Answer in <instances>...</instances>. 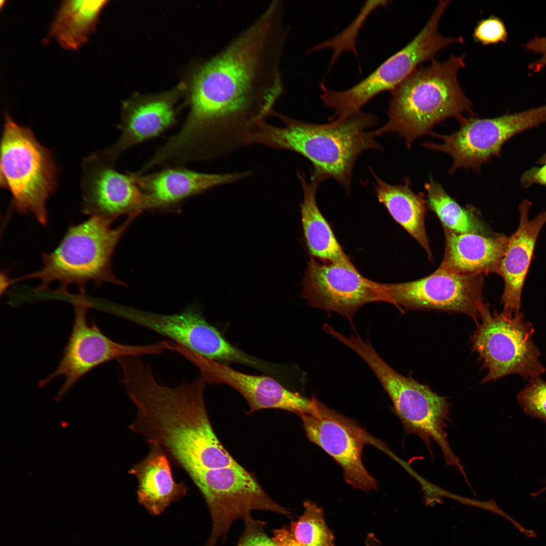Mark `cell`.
<instances>
[{"mask_svg": "<svg viewBox=\"0 0 546 546\" xmlns=\"http://www.w3.org/2000/svg\"><path fill=\"white\" fill-rule=\"evenodd\" d=\"M289 33L283 2L272 1L199 68L189 114L169 138L177 156L206 160L244 145L245 136L271 115L284 92L281 63Z\"/></svg>", "mask_w": 546, "mask_h": 546, "instance_id": "obj_1", "label": "cell"}, {"mask_svg": "<svg viewBox=\"0 0 546 546\" xmlns=\"http://www.w3.org/2000/svg\"><path fill=\"white\" fill-rule=\"evenodd\" d=\"M283 126L265 119L257 121L245 137V145L259 144L290 150L307 159L312 166L310 176L320 183L333 178L349 194L354 163L368 150H382L375 130L378 124L373 114L360 112L349 118L330 120L328 123L307 122L273 111Z\"/></svg>", "mask_w": 546, "mask_h": 546, "instance_id": "obj_2", "label": "cell"}, {"mask_svg": "<svg viewBox=\"0 0 546 546\" xmlns=\"http://www.w3.org/2000/svg\"><path fill=\"white\" fill-rule=\"evenodd\" d=\"M465 58L451 55L443 62L433 59L428 66L416 69L391 92L388 120L375 130L376 135L397 133L410 148L416 140L431 135L432 128L446 119L454 118L460 123L465 112L476 115L458 80Z\"/></svg>", "mask_w": 546, "mask_h": 546, "instance_id": "obj_3", "label": "cell"}, {"mask_svg": "<svg viewBox=\"0 0 546 546\" xmlns=\"http://www.w3.org/2000/svg\"><path fill=\"white\" fill-rule=\"evenodd\" d=\"M139 215H129L114 229L113 220L98 216L70 226L57 247L42 254L40 269L18 280L37 279V291L48 289L54 283L64 292L71 285L83 292L90 282L96 286L105 282L125 285L113 274L111 258L121 237Z\"/></svg>", "mask_w": 546, "mask_h": 546, "instance_id": "obj_4", "label": "cell"}, {"mask_svg": "<svg viewBox=\"0 0 546 546\" xmlns=\"http://www.w3.org/2000/svg\"><path fill=\"white\" fill-rule=\"evenodd\" d=\"M347 345L373 371L389 396L405 432L420 437L430 454L431 441H434L443 453L446 465L463 472L464 468L447 439L445 428L450 419V405L446 397L428 385L398 373L382 359L369 340L356 335L348 339Z\"/></svg>", "mask_w": 546, "mask_h": 546, "instance_id": "obj_5", "label": "cell"}, {"mask_svg": "<svg viewBox=\"0 0 546 546\" xmlns=\"http://www.w3.org/2000/svg\"><path fill=\"white\" fill-rule=\"evenodd\" d=\"M1 183L8 189L16 210L48 222L46 203L57 186V170L50 151L28 127L5 115L1 145Z\"/></svg>", "mask_w": 546, "mask_h": 546, "instance_id": "obj_6", "label": "cell"}, {"mask_svg": "<svg viewBox=\"0 0 546 546\" xmlns=\"http://www.w3.org/2000/svg\"><path fill=\"white\" fill-rule=\"evenodd\" d=\"M480 318L471 342L473 350L487 370L482 383L510 374L531 379L544 373L545 369L539 361L540 352L532 339L533 325L524 320L522 312L513 316L496 311L492 313L489 304L484 303Z\"/></svg>", "mask_w": 546, "mask_h": 546, "instance_id": "obj_7", "label": "cell"}, {"mask_svg": "<svg viewBox=\"0 0 546 546\" xmlns=\"http://www.w3.org/2000/svg\"><path fill=\"white\" fill-rule=\"evenodd\" d=\"M447 42L437 27L427 23L406 46L390 56L373 72L351 87L342 91L321 84L320 98L334 111L330 120L349 118L361 112V108L383 92H391L418 68L431 60L445 48Z\"/></svg>", "mask_w": 546, "mask_h": 546, "instance_id": "obj_8", "label": "cell"}, {"mask_svg": "<svg viewBox=\"0 0 546 546\" xmlns=\"http://www.w3.org/2000/svg\"><path fill=\"white\" fill-rule=\"evenodd\" d=\"M195 485L203 496L211 515L212 527L205 546L225 541L232 523L253 510H264L290 517L291 512L272 500L254 475L239 463L212 470Z\"/></svg>", "mask_w": 546, "mask_h": 546, "instance_id": "obj_9", "label": "cell"}, {"mask_svg": "<svg viewBox=\"0 0 546 546\" xmlns=\"http://www.w3.org/2000/svg\"><path fill=\"white\" fill-rule=\"evenodd\" d=\"M485 275L450 273L438 268L423 278L403 283L382 284L385 302L400 311L438 310L462 313L478 322L484 303Z\"/></svg>", "mask_w": 546, "mask_h": 546, "instance_id": "obj_10", "label": "cell"}, {"mask_svg": "<svg viewBox=\"0 0 546 546\" xmlns=\"http://www.w3.org/2000/svg\"><path fill=\"white\" fill-rule=\"evenodd\" d=\"M299 417L308 439L340 465L348 484L366 492L378 489L362 461L364 445L372 441L363 428L314 397L310 412Z\"/></svg>", "mask_w": 546, "mask_h": 546, "instance_id": "obj_11", "label": "cell"}, {"mask_svg": "<svg viewBox=\"0 0 546 546\" xmlns=\"http://www.w3.org/2000/svg\"><path fill=\"white\" fill-rule=\"evenodd\" d=\"M75 299L72 331L60 362L56 370L40 383V385H44L56 377H63L64 381L58 397L61 398L85 374L101 364L126 356L158 355L166 349L165 341L143 345L113 341L95 324L87 323V303L82 298Z\"/></svg>", "mask_w": 546, "mask_h": 546, "instance_id": "obj_12", "label": "cell"}, {"mask_svg": "<svg viewBox=\"0 0 546 546\" xmlns=\"http://www.w3.org/2000/svg\"><path fill=\"white\" fill-rule=\"evenodd\" d=\"M302 285L301 297L311 306L349 321L364 305L385 302L381 283L363 276L352 262H320L311 258Z\"/></svg>", "mask_w": 546, "mask_h": 546, "instance_id": "obj_13", "label": "cell"}, {"mask_svg": "<svg viewBox=\"0 0 546 546\" xmlns=\"http://www.w3.org/2000/svg\"><path fill=\"white\" fill-rule=\"evenodd\" d=\"M116 159L105 150L86 158L82 178V210L91 216L114 220L123 214L155 210L151 199L128 172L115 168Z\"/></svg>", "mask_w": 546, "mask_h": 546, "instance_id": "obj_14", "label": "cell"}, {"mask_svg": "<svg viewBox=\"0 0 546 546\" xmlns=\"http://www.w3.org/2000/svg\"><path fill=\"white\" fill-rule=\"evenodd\" d=\"M113 313L169 338L191 351L220 362L245 365L249 355L235 347L197 311L189 308L176 314L148 312L116 306Z\"/></svg>", "mask_w": 546, "mask_h": 546, "instance_id": "obj_15", "label": "cell"}, {"mask_svg": "<svg viewBox=\"0 0 546 546\" xmlns=\"http://www.w3.org/2000/svg\"><path fill=\"white\" fill-rule=\"evenodd\" d=\"M184 356L199 369L206 382L225 384L241 394L249 405V414L281 409L299 416L311 410L312 398L287 389L271 376L245 374L189 350L185 351Z\"/></svg>", "mask_w": 546, "mask_h": 546, "instance_id": "obj_16", "label": "cell"}, {"mask_svg": "<svg viewBox=\"0 0 546 546\" xmlns=\"http://www.w3.org/2000/svg\"><path fill=\"white\" fill-rule=\"evenodd\" d=\"M531 203L524 200L519 206L520 219L516 231L509 237L497 275L504 281L502 314L513 316L520 313L523 288L536 241L546 223V209L530 219Z\"/></svg>", "mask_w": 546, "mask_h": 546, "instance_id": "obj_17", "label": "cell"}, {"mask_svg": "<svg viewBox=\"0 0 546 546\" xmlns=\"http://www.w3.org/2000/svg\"><path fill=\"white\" fill-rule=\"evenodd\" d=\"M140 188L152 200L156 210H170L184 200L219 186L250 176L251 171L207 173L182 166L167 167L150 173L128 172Z\"/></svg>", "mask_w": 546, "mask_h": 546, "instance_id": "obj_18", "label": "cell"}, {"mask_svg": "<svg viewBox=\"0 0 546 546\" xmlns=\"http://www.w3.org/2000/svg\"><path fill=\"white\" fill-rule=\"evenodd\" d=\"M442 228L445 249L438 268L459 274H497L509 237L459 233Z\"/></svg>", "mask_w": 546, "mask_h": 546, "instance_id": "obj_19", "label": "cell"}, {"mask_svg": "<svg viewBox=\"0 0 546 546\" xmlns=\"http://www.w3.org/2000/svg\"><path fill=\"white\" fill-rule=\"evenodd\" d=\"M149 446L147 456L133 465L127 473L138 482L139 503L151 515L159 516L173 502L185 497L189 488L184 482L175 480L165 452L157 446Z\"/></svg>", "mask_w": 546, "mask_h": 546, "instance_id": "obj_20", "label": "cell"}, {"mask_svg": "<svg viewBox=\"0 0 546 546\" xmlns=\"http://www.w3.org/2000/svg\"><path fill=\"white\" fill-rule=\"evenodd\" d=\"M173 102L158 98L140 101L124 107L118 127L120 135L107 152L116 158L126 150L157 137L176 122Z\"/></svg>", "mask_w": 546, "mask_h": 546, "instance_id": "obj_21", "label": "cell"}, {"mask_svg": "<svg viewBox=\"0 0 546 546\" xmlns=\"http://www.w3.org/2000/svg\"><path fill=\"white\" fill-rule=\"evenodd\" d=\"M297 174L303 195L300 207L302 231L311 258L323 262L351 263L317 205L316 192L321 183L311 176L307 180L301 170Z\"/></svg>", "mask_w": 546, "mask_h": 546, "instance_id": "obj_22", "label": "cell"}, {"mask_svg": "<svg viewBox=\"0 0 546 546\" xmlns=\"http://www.w3.org/2000/svg\"><path fill=\"white\" fill-rule=\"evenodd\" d=\"M375 180V192L392 218L421 245L430 260H433L426 232L425 217L427 201L423 194H417L411 187L408 178L403 184L393 185L381 179L370 168Z\"/></svg>", "mask_w": 546, "mask_h": 546, "instance_id": "obj_23", "label": "cell"}, {"mask_svg": "<svg viewBox=\"0 0 546 546\" xmlns=\"http://www.w3.org/2000/svg\"><path fill=\"white\" fill-rule=\"evenodd\" d=\"M106 1H65L57 11L50 35L65 50H76L93 32Z\"/></svg>", "mask_w": 546, "mask_h": 546, "instance_id": "obj_24", "label": "cell"}, {"mask_svg": "<svg viewBox=\"0 0 546 546\" xmlns=\"http://www.w3.org/2000/svg\"><path fill=\"white\" fill-rule=\"evenodd\" d=\"M428 207L442 226L459 233L489 235L472 207L465 208L455 201L437 182L425 183Z\"/></svg>", "mask_w": 546, "mask_h": 546, "instance_id": "obj_25", "label": "cell"}, {"mask_svg": "<svg viewBox=\"0 0 546 546\" xmlns=\"http://www.w3.org/2000/svg\"><path fill=\"white\" fill-rule=\"evenodd\" d=\"M303 507L302 515L289 527L294 538L302 546H335L323 510L309 500L303 503Z\"/></svg>", "mask_w": 546, "mask_h": 546, "instance_id": "obj_26", "label": "cell"}, {"mask_svg": "<svg viewBox=\"0 0 546 546\" xmlns=\"http://www.w3.org/2000/svg\"><path fill=\"white\" fill-rule=\"evenodd\" d=\"M529 380L518 394V401L526 414L546 421V382L539 377Z\"/></svg>", "mask_w": 546, "mask_h": 546, "instance_id": "obj_27", "label": "cell"}, {"mask_svg": "<svg viewBox=\"0 0 546 546\" xmlns=\"http://www.w3.org/2000/svg\"><path fill=\"white\" fill-rule=\"evenodd\" d=\"M472 36L476 43L483 46L494 45L505 42L508 38V31L501 19L491 15L477 22Z\"/></svg>", "mask_w": 546, "mask_h": 546, "instance_id": "obj_28", "label": "cell"}, {"mask_svg": "<svg viewBox=\"0 0 546 546\" xmlns=\"http://www.w3.org/2000/svg\"><path fill=\"white\" fill-rule=\"evenodd\" d=\"M243 520L244 529L236 546H277L266 533L264 521L254 520L250 514Z\"/></svg>", "mask_w": 546, "mask_h": 546, "instance_id": "obj_29", "label": "cell"}, {"mask_svg": "<svg viewBox=\"0 0 546 546\" xmlns=\"http://www.w3.org/2000/svg\"><path fill=\"white\" fill-rule=\"evenodd\" d=\"M523 47L526 50L541 55V58L529 65V69L535 72L546 66V36H535Z\"/></svg>", "mask_w": 546, "mask_h": 546, "instance_id": "obj_30", "label": "cell"}, {"mask_svg": "<svg viewBox=\"0 0 546 546\" xmlns=\"http://www.w3.org/2000/svg\"><path fill=\"white\" fill-rule=\"evenodd\" d=\"M540 167H533L525 172L521 177V183L525 188L534 184L546 186V162Z\"/></svg>", "mask_w": 546, "mask_h": 546, "instance_id": "obj_31", "label": "cell"}, {"mask_svg": "<svg viewBox=\"0 0 546 546\" xmlns=\"http://www.w3.org/2000/svg\"><path fill=\"white\" fill-rule=\"evenodd\" d=\"M273 535L272 539L277 546H302L294 538L289 527L274 529Z\"/></svg>", "mask_w": 546, "mask_h": 546, "instance_id": "obj_32", "label": "cell"}, {"mask_svg": "<svg viewBox=\"0 0 546 546\" xmlns=\"http://www.w3.org/2000/svg\"><path fill=\"white\" fill-rule=\"evenodd\" d=\"M365 546H382L381 542L373 533H370L365 541Z\"/></svg>", "mask_w": 546, "mask_h": 546, "instance_id": "obj_33", "label": "cell"}, {"mask_svg": "<svg viewBox=\"0 0 546 546\" xmlns=\"http://www.w3.org/2000/svg\"><path fill=\"white\" fill-rule=\"evenodd\" d=\"M545 162H546V153L544 154V155L542 156V157L541 158L540 160L539 161V163L541 164H543Z\"/></svg>", "mask_w": 546, "mask_h": 546, "instance_id": "obj_34", "label": "cell"}]
</instances>
